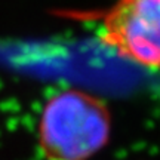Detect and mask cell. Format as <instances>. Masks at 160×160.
I'll return each mask as SVG.
<instances>
[{
	"mask_svg": "<svg viewBox=\"0 0 160 160\" xmlns=\"http://www.w3.org/2000/svg\"><path fill=\"white\" fill-rule=\"evenodd\" d=\"M110 133L105 104L79 89L52 95L37 123V142L46 160H89L105 147Z\"/></svg>",
	"mask_w": 160,
	"mask_h": 160,
	"instance_id": "1",
	"label": "cell"
},
{
	"mask_svg": "<svg viewBox=\"0 0 160 160\" xmlns=\"http://www.w3.org/2000/svg\"><path fill=\"white\" fill-rule=\"evenodd\" d=\"M101 36L131 62L160 70V0H117L104 15Z\"/></svg>",
	"mask_w": 160,
	"mask_h": 160,
	"instance_id": "2",
	"label": "cell"
}]
</instances>
